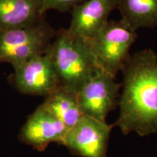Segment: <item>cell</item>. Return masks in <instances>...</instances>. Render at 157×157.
<instances>
[{"label": "cell", "mask_w": 157, "mask_h": 157, "mask_svg": "<svg viewBox=\"0 0 157 157\" xmlns=\"http://www.w3.org/2000/svg\"><path fill=\"white\" fill-rule=\"evenodd\" d=\"M121 72L122 93L115 124L124 135L157 132V53L144 49L130 55Z\"/></svg>", "instance_id": "cell-1"}, {"label": "cell", "mask_w": 157, "mask_h": 157, "mask_svg": "<svg viewBox=\"0 0 157 157\" xmlns=\"http://www.w3.org/2000/svg\"><path fill=\"white\" fill-rule=\"evenodd\" d=\"M60 87L77 93L99 69L87 41L60 29L48 50Z\"/></svg>", "instance_id": "cell-2"}, {"label": "cell", "mask_w": 157, "mask_h": 157, "mask_svg": "<svg viewBox=\"0 0 157 157\" xmlns=\"http://www.w3.org/2000/svg\"><path fill=\"white\" fill-rule=\"evenodd\" d=\"M56 32L44 21L28 28L0 31V63L13 68L46 53Z\"/></svg>", "instance_id": "cell-3"}, {"label": "cell", "mask_w": 157, "mask_h": 157, "mask_svg": "<svg viewBox=\"0 0 157 157\" xmlns=\"http://www.w3.org/2000/svg\"><path fill=\"white\" fill-rule=\"evenodd\" d=\"M137 34L121 21H109L101 32L87 42L98 68L116 78L130 56L129 50Z\"/></svg>", "instance_id": "cell-4"}, {"label": "cell", "mask_w": 157, "mask_h": 157, "mask_svg": "<svg viewBox=\"0 0 157 157\" xmlns=\"http://www.w3.org/2000/svg\"><path fill=\"white\" fill-rule=\"evenodd\" d=\"M121 84L101 69L77 93L80 108L84 116L106 121L109 113L119 105Z\"/></svg>", "instance_id": "cell-5"}, {"label": "cell", "mask_w": 157, "mask_h": 157, "mask_svg": "<svg viewBox=\"0 0 157 157\" xmlns=\"http://www.w3.org/2000/svg\"><path fill=\"white\" fill-rule=\"evenodd\" d=\"M112 128L106 121L84 116L68 129L62 145L81 157H107Z\"/></svg>", "instance_id": "cell-6"}, {"label": "cell", "mask_w": 157, "mask_h": 157, "mask_svg": "<svg viewBox=\"0 0 157 157\" xmlns=\"http://www.w3.org/2000/svg\"><path fill=\"white\" fill-rule=\"evenodd\" d=\"M14 82L20 93L47 96L60 87L58 74L50 55H39L14 68Z\"/></svg>", "instance_id": "cell-7"}, {"label": "cell", "mask_w": 157, "mask_h": 157, "mask_svg": "<svg viewBox=\"0 0 157 157\" xmlns=\"http://www.w3.org/2000/svg\"><path fill=\"white\" fill-rule=\"evenodd\" d=\"M68 128L41 104L29 116L19 134V140L42 151L51 143L63 144Z\"/></svg>", "instance_id": "cell-8"}, {"label": "cell", "mask_w": 157, "mask_h": 157, "mask_svg": "<svg viewBox=\"0 0 157 157\" xmlns=\"http://www.w3.org/2000/svg\"><path fill=\"white\" fill-rule=\"evenodd\" d=\"M117 9V0H85L71 10L68 32L89 42L109 22L111 12Z\"/></svg>", "instance_id": "cell-9"}, {"label": "cell", "mask_w": 157, "mask_h": 157, "mask_svg": "<svg viewBox=\"0 0 157 157\" xmlns=\"http://www.w3.org/2000/svg\"><path fill=\"white\" fill-rule=\"evenodd\" d=\"M42 0H0V31L33 26L44 21Z\"/></svg>", "instance_id": "cell-10"}, {"label": "cell", "mask_w": 157, "mask_h": 157, "mask_svg": "<svg viewBox=\"0 0 157 157\" xmlns=\"http://www.w3.org/2000/svg\"><path fill=\"white\" fill-rule=\"evenodd\" d=\"M117 9L131 31L157 26V0H117Z\"/></svg>", "instance_id": "cell-11"}, {"label": "cell", "mask_w": 157, "mask_h": 157, "mask_svg": "<svg viewBox=\"0 0 157 157\" xmlns=\"http://www.w3.org/2000/svg\"><path fill=\"white\" fill-rule=\"evenodd\" d=\"M42 105L61 121L68 129L84 116L78 103L77 93L60 87L47 96Z\"/></svg>", "instance_id": "cell-12"}, {"label": "cell", "mask_w": 157, "mask_h": 157, "mask_svg": "<svg viewBox=\"0 0 157 157\" xmlns=\"http://www.w3.org/2000/svg\"><path fill=\"white\" fill-rule=\"evenodd\" d=\"M85 0H42V13L45 15L48 10H57L66 13L73 9L74 7L83 2Z\"/></svg>", "instance_id": "cell-13"}]
</instances>
